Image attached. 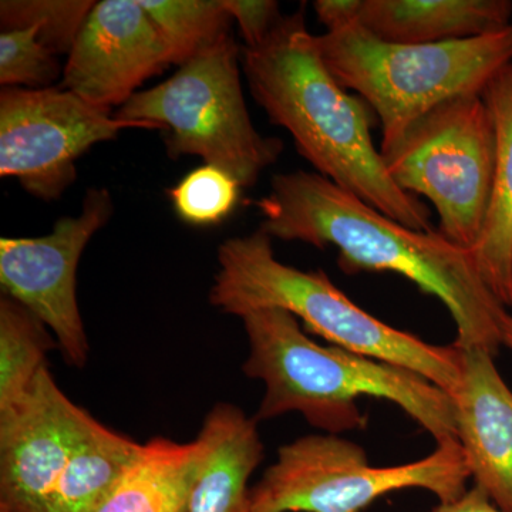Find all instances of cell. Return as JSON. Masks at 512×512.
Instances as JSON below:
<instances>
[{
  "mask_svg": "<svg viewBox=\"0 0 512 512\" xmlns=\"http://www.w3.org/2000/svg\"><path fill=\"white\" fill-rule=\"evenodd\" d=\"M271 238L338 249L345 274L392 272L439 299L456 323L454 346L497 356L507 311L478 272L474 254L439 231H417L309 171L276 174L256 202Z\"/></svg>",
  "mask_w": 512,
  "mask_h": 512,
  "instance_id": "obj_1",
  "label": "cell"
},
{
  "mask_svg": "<svg viewBox=\"0 0 512 512\" xmlns=\"http://www.w3.org/2000/svg\"><path fill=\"white\" fill-rule=\"evenodd\" d=\"M241 64L256 103L291 134L316 173L406 227L434 231L427 205L387 173L372 137L379 119L330 73L305 8L282 16L262 45L245 47Z\"/></svg>",
  "mask_w": 512,
  "mask_h": 512,
  "instance_id": "obj_2",
  "label": "cell"
},
{
  "mask_svg": "<svg viewBox=\"0 0 512 512\" xmlns=\"http://www.w3.org/2000/svg\"><path fill=\"white\" fill-rule=\"evenodd\" d=\"M241 319L249 340L244 373L265 386L256 421L296 412L316 429L338 436L366 429L367 416L357 399L375 397L399 406L437 444L458 443L453 399L426 377L338 346L319 345L282 309H258Z\"/></svg>",
  "mask_w": 512,
  "mask_h": 512,
  "instance_id": "obj_3",
  "label": "cell"
},
{
  "mask_svg": "<svg viewBox=\"0 0 512 512\" xmlns=\"http://www.w3.org/2000/svg\"><path fill=\"white\" fill-rule=\"evenodd\" d=\"M218 265L210 302L225 315L244 318L258 309H282L332 346L413 370L450 397L456 392L461 376L456 346L430 345L387 325L356 305L320 269L282 264L261 228L221 244Z\"/></svg>",
  "mask_w": 512,
  "mask_h": 512,
  "instance_id": "obj_4",
  "label": "cell"
},
{
  "mask_svg": "<svg viewBox=\"0 0 512 512\" xmlns=\"http://www.w3.org/2000/svg\"><path fill=\"white\" fill-rule=\"evenodd\" d=\"M316 45L335 79L375 111L383 147L444 101L483 93L512 62V23L490 35L437 45L383 42L352 23L316 36Z\"/></svg>",
  "mask_w": 512,
  "mask_h": 512,
  "instance_id": "obj_5",
  "label": "cell"
},
{
  "mask_svg": "<svg viewBox=\"0 0 512 512\" xmlns=\"http://www.w3.org/2000/svg\"><path fill=\"white\" fill-rule=\"evenodd\" d=\"M241 52L229 35L184 63L174 76L138 92L114 116L163 131L168 156L201 157L252 187L284 151L252 124L241 84Z\"/></svg>",
  "mask_w": 512,
  "mask_h": 512,
  "instance_id": "obj_6",
  "label": "cell"
},
{
  "mask_svg": "<svg viewBox=\"0 0 512 512\" xmlns=\"http://www.w3.org/2000/svg\"><path fill=\"white\" fill-rule=\"evenodd\" d=\"M397 187L433 204L439 232L473 252L493 198L497 140L481 94H464L434 107L379 148Z\"/></svg>",
  "mask_w": 512,
  "mask_h": 512,
  "instance_id": "obj_7",
  "label": "cell"
},
{
  "mask_svg": "<svg viewBox=\"0 0 512 512\" xmlns=\"http://www.w3.org/2000/svg\"><path fill=\"white\" fill-rule=\"evenodd\" d=\"M470 478L460 443L437 444L430 456L375 467L366 451L336 434H312L285 444L251 488L252 512H365L394 491L421 488L450 503Z\"/></svg>",
  "mask_w": 512,
  "mask_h": 512,
  "instance_id": "obj_8",
  "label": "cell"
},
{
  "mask_svg": "<svg viewBox=\"0 0 512 512\" xmlns=\"http://www.w3.org/2000/svg\"><path fill=\"white\" fill-rule=\"evenodd\" d=\"M62 87L0 92V175L19 181L33 197L56 201L76 181L77 158L127 128L123 121Z\"/></svg>",
  "mask_w": 512,
  "mask_h": 512,
  "instance_id": "obj_9",
  "label": "cell"
},
{
  "mask_svg": "<svg viewBox=\"0 0 512 512\" xmlns=\"http://www.w3.org/2000/svg\"><path fill=\"white\" fill-rule=\"evenodd\" d=\"M113 211L109 190L90 188L80 214L60 218L45 237L0 239L3 293L52 330L64 360L72 366L86 365L90 350L77 303V265Z\"/></svg>",
  "mask_w": 512,
  "mask_h": 512,
  "instance_id": "obj_10",
  "label": "cell"
},
{
  "mask_svg": "<svg viewBox=\"0 0 512 512\" xmlns=\"http://www.w3.org/2000/svg\"><path fill=\"white\" fill-rule=\"evenodd\" d=\"M92 419L45 367L28 396L0 413V507L49 512L60 477Z\"/></svg>",
  "mask_w": 512,
  "mask_h": 512,
  "instance_id": "obj_11",
  "label": "cell"
},
{
  "mask_svg": "<svg viewBox=\"0 0 512 512\" xmlns=\"http://www.w3.org/2000/svg\"><path fill=\"white\" fill-rule=\"evenodd\" d=\"M170 64L163 37L138 0H103L74 43L60 87L111 111Z\"/></svg>",
  "mask_w": 512,
  "mask_h": 512,
  "instance_id": "obj_12",
  "label": "cell"
},
{
  "mask_svg": "<svg viewBox=\"0 0 512 512\" xmlns=\"http://www.w3.org/2000/svg\"><path fill=\"white\" fill-rule=\"evenodd\" d=\"M458 350L460 384L451 396L458 443L474 485L498 508L512 512V390L491 353Z\"/></svg>",
  "mask_w": 512,
  "mask_h": 512,
  "instance_id": "obj_13",
  "label": "cell"
},
{
  "mask_svg": "<svg viewBox=\"0 0 512 512\" xmlns=\"http://www.w3.org/2000/svg\"><path fill=\"white\" fill-rule=\"evenodd\" d=\"M353 23L399 45H437L500 32L512 23L510 0H356Z\"/></svg>",
  "mask_w": 512,
  "mask_h": 512,
  "instance_id": "obj_14",
  "label": "cell"
},
{
  "mask_svg": "<svg viewBox=\"0 0 512 512\" xmlns=\"http://www.w3.org/2000/svg\"><path fill=\"white\" fill-rule=\"evenodd\" d=\"M255 419L234 404H217L198 436L207 446L188 512H252L249 478L264 460Z\"/></svg>",
  "mask_w": 512,
  "mask_h": 512,
  "instance_id": "obj_15",
  "label": "cell"
},
{
  "mask_svg": "<svg viewBox=\"0 0 512 512\" xmlns=\"http://www.w3.org/2000/svg\"><path fill=\"white\" fill-rule=\"evenodd\" d=\"M481 97L493 117L497 161L490 211L473 254L484 284L504 308H512V62Z\"/></svg>",
  "mask_w": 512,
  "mask_h": 512,
  "instance_id": "obj_16",
  "label": "cell"
},
{
  "mask_svg": "<svg viewBox=\"0 0 512 512\" xmlns=\"http://www.w3.org/2000/svg\"><path fill=\"white\" fill-rule=\"evenodd\" d=\"M205 453L201 436L190 443L156 437L141 444L96 512H188Z\"/></svg>",
  "mask_w": 512,
  "mask_h": 512,
  "instance_id": "obj_17",
  "label": "cell"
},
{
  "mask_svg": "<svg viewBox=\"0 0 512 512\" xmlns=\"http://www.w3.org/2000/svg\"><path fill=\"white\" fill-rule=\"evenodd\" d=\"M140 448L93 417L60 477L49 512H96Z\"/></svg>",
  "mask_w": 512,
  "mask_h": 512,
  "instance_id": "obj_18",
  "label": "cell"
},
{
  "mask_svg": "<svg viewBox=\"0 0 512 512\" xmlns=\"http://www.w3.org/2000/svg\"><path fill=\"white\" fill-rule=\"evenodd\" d=\"M57 342L36 318L15 299L0 301V413L18 406L47 367V353Z\"/></svg>",
  "mask_w": 512,
  "mask_h": 512,
  "instance_id": "obj_19",
  "label": "cell"
},
{
  "mask_svg": "<svg viewBox=\"0 0 512 512\" xmlns=\"http://www.w3.org/2000/svg\"><path fill=\"white\" fill-rule=\"evenodd\" d=\"M163 37L171 64L183 66L229 36L222 0H138Z\"/></svg>",
  "mask_w": 512,
  "mask_h": 512,
  "instance_id": "obj_20",
  "label": "cell"
},
{
  "mask_svg": "<svg viewBox=\"0 0 512 512\" xmlns=\"http://www.w3.org/2000/svg\"><path fill=\"white\" fill-rule=\"evenodd\" d=\"M97 2L93 0H3L2 30L35 28L55 55H70L84 23Z\"/></svg>",
  "mask_w": 512,
  "mask_h": 512,
  "instance_id": "obj_21",
  "label": "cell"
},
{
  "mask_svg": "<svg viewBox=\"0 0 512 512\" xmlns=\"http://www.w3.org/2000/svg\"><path fill=\"white\" fill-rule=\"evenodd\" d=\"M241 188L227 171L204 164L185 175L168 195L181 220L197 227H210L232 214Z\"/></svg>",
  "mask_w": 512,
  "mask_h": 512,
  "instance_id": "obj_22",
  "label": "cell"
},
{
  "mask_svg": "<svg viewBox=\"0 0 512 512\" xmlns=\"http://www.w3.org/2000/svg\"><path fill=\"white\" fill-rule=\"evenodd\" d=\"M59 60L39 40L35 28L6 29L0 35L2 87L46 89L59 77Z\"/></svg>",
  "mask_w": 512,
  "mask_h": 512,
  "instance_id": "obj_23",
  "label": "cell"
},
{
  "mask_svg": "<svg viewBox=\"0 0 512 512\" xmlns=\"http://www.w3.org/2000/svg\"><path fill=\"white\" fill-rule=\"evenodd\" d=\"M222 5L237 20L245 47L262 45L284 16L275 0H222Z\"/></svg>",
  "mask_w": 512,
  "mask_h": 512,
  "instance_id": "obj_24",
  "label": "cell"
},
{
  "mask_svg": "<svg viewBox=\"0 0 512 512\" xmlns=\"http://www.w3.org/2000/svg\"><path fill=\"white\" fill-rule=\"evenodd\" d=\"M356 0H318L313 3V10L326 32H333L352 25L355 19Z\"/></svg>",
  "mask_w": 512,
  "mask_h": 512,
  "instance_id": "obj_25",
  "label": "cell"
},
{
  "mask_svg": "<svg viewBox=\"0 0 512 512\" xmlns=\"http://www.w3.org/2000/svg\"><path fill=\"white\" fill-rule=\"evenodd\" d=\"M429 512H510L501 510L497 505L474 485L457 500L450 503H440Z\"/></svg>",
  "mask_w": 512,
  "mask_h": 512,
  "instance_id": "obj_26",
  "label": "cell"
},
{
  "mask_svg": "<svg viewBox=\"0 0 512 512\" xmlns=\"http://www.w3.org/2000/svg\"><path fill=\"white\" fill-rule=\"evenodd\" d=\"M501 335H503V346L512 350V316L507 311L501 316Z\"/></svg>",
  "mask_w": 512,
  "mask_h": 512,
  "instance_id": "obj_27",
  "label": "cell"
},
{
  "mask_svg": "<svg viewBox=\"0 0 512 512\" xmlns=\"http://www.w3.org/2000/svg\"><path fill=\"white\" fill-rule=\"evenodd\" d=\"M0 512H9L5 507H0Z\"/></svg>",
  "mask_w": 512,
  "mask_h": 512,
  "instance_id": "obj_28",
  "label": "cell"
}]
</instances>
